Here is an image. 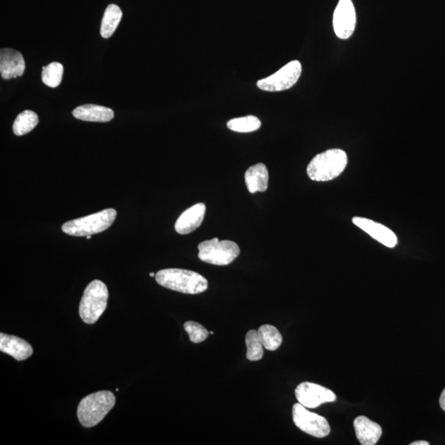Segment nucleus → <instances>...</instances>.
Here are the masks:
<instances>
[{"instance_id": "obj_1", "label": "nucleus", "mask_w": 445, "mask_h": 445, "mask_svg": "<svg viewBox=\"0 0 445 445\" xmlns=\"http://www.w3.org/2000/svg\"><path fill=\"white\" fill-rule=\"evenodd\" d=\"M160 286L183 294H197L207 291L208 282L197 272L188 270L170 268L161 270L155 276Z\"/></svg>"}, {"instance_id": "obj_2", "label": "nucleus", "mask_w": 445, "mask_h": 445, "mask_svg": "<svg viewBox=\"0 0 445 445\" xmlns=\"http://www.w3.org/2000/svg\"><path fill=\"white\" fill-rule=\"evenodd\" d=\"M348 162L342 149H332L316 155L307 168L308 176L313 181L328 182L341 175Z\"/></svg>"}, {"instance_id": "obj_3", "label": "nucleus", "mask_w": 445, "mask_h": 445, "mask_svg": "<svg viewBox=\"0 0 445 445\" xmlns=\"http://www.w3.org/2000/svg\"><path fill=\"white\" fill-rule=\"evenodd\" d=\"M116 397L110 391H100L82 399L78 407V418L83 427L91 428L101 422L115 406Z\"/></svg>"}, {"instance_id": "obj_4", "label": "nucleus", "mask_w": 445, "mask_h": 445, "mask_svg": "<svg viewBox=\"0 0 445 445\" xmlns=\"http://www.w3.org/2000/svg\"><path fill=\"white\" fill-rule=\"evenodd\" d=\"M108 298L106 284L98 279L90 283L79 304V315L83 321L87 324L96 323L107 308Z\"/></svg>"}, {"instance_id": "obj_5", "label": "nucleus", "mask_w": 445, "mask_h": 445, "mask_svg": "<svg viewBox=\"0 0 445 445\" xmlns=\"http://www.w3.org/2000/svg\"><path fill=\"white\" fill-rule=\"evenodd\" d=\"M117 214L116 209H104L90 216L68 221L63 225L62 230L64 233L75 237H84L102 233L112 226Z\"/></svg>"}, {"instance_id": "obj_6", "label": "nucleus", "mask_w": 445, "mask_h": 445, "mask_svg": "<svg viewBox=\"0 0 445 445\" xmlns=\"http://www.w3.org/2000/svg\"><path fill=\"white\" fill-rule=\"evenodd\" d=\"M201 261L216 266H227L238 257L240 249L236 243L214 238L198 245Z\"/></svg>"}, {"instance_id": "obj_7", "label": "nucleus", "mask_w": 445, "mask_h": 445, "mask_svg": "<svg viewBox=\"0 0 445 445\" xmlns=\"http://www.w3.org/2000/svg\"><path fill=\"white\" fill-rule=\"evenodd\" d=\"M301 74V63L299 61H292L267 78L258 80L257 86L266 92L284 91L292 88L298 82Z\"/></svg>"}, {"instance_id": "obj_8", "label": "nucleus", "mask_w": 445, "mask_h": 445, "mask_svg": "<svg viewBox=\"0 0 445 445\" xmlns=\"http://www.w3.org/2000/svg\"><path fill=\"white\" fill-rule=\"evenodd\" d=\"M292 413L294 424L309 436L324 438L331 432V427L326 418L308 411L299 403L294 405Z\"/></svg>"}, {"instance_id": "obj_9", "label": "nucleus", "mask_w": 445, "mask_h": 445, "mask_svg": "<svg viewBox=\"0 0 445 445\" xmlns=\"http://www.w3.org/2000/svg\"><path fill=\"white\" fill-rule=\"evenodd\" d=\"M298 402L306 408H316L323 403L336 401L337 396L332 390L321 385L304 382L296 389Z\"/></svg>"}, {"instance_id": "obj_10", "label": "nucleus", "mask_w": 445, "mask_h": 445, "mask_svg": "<svg viewBox=\"0 0 445 445\" xmlns=\"http://www.w3.org/2000/svg\"><path fill=\"white\" fill-rule=\"evenodd\" d=\"M357 27V13L352 0H339L333 15V28L337 37L347 40Z\"/></svg>"}, {"instance_id": "obj_11", "label": "nucleus", "mask_w": 445, "mask_h": 445, "mask_svg": "<svg viewBox=\"0 0 445 445\" xmlns=\"http://www.w3.org/2000/svg\"><path fill=\"white\" fill-rule=\"evenodd\" d=\"M354 225L362 229L378 242L390 248L396 246L398 238L391 229L384 225L374 222L371 219L366 218L354 217L352 219Z\"/></svg>"}, {"instance_id": "obj_12", "label": "nucleus", "mask_w": 445, "mask_h": 445, "mask_svg": "<svg viewBox=\"0 0 445 445\" xmlns=\"http://www.w3.org/2000/svg\"><path fill=\"white\" fill-rule=\"evenodd\" d=\"M25 71L23 54L13 49H2L0 51V73L4 79L22 76Z\"/></svg>"}, {"instance_id": "obj_13", "label": "nucleus", "mask_w": 445, "mask_h": 445, "mask_svg": "<svg viewBox=\"0 0 445 445\" xmlns=\"http://www.w3.org/2000/svg\"><path fill=\"white\" fill-rule=\"evenodd\" d=\"M206 209V204L198 203L185 211L175 224L177 233L183 235L191 233L201 226Z\"/></svg>"}, {"instance_id": "obj_14", "label": "nucleus", "mask_w": 445, "mask_h": 445, "mask_svg": "<svg viewBox=\"0 0 445 445\" xmlns=\"http://www.w3.org/2000/svg\"><path fill=\"white\" fill-rule=\"evenodd\" d=\"M0 351L9 354L18 362L27 359L33 353L31 345L23 339L4 333L0 334Z\"/></svg>"}, {"instance_id": "obj_15", "label": "nucleus", "mask_w": 445, "mask_h": 445, "mask_svg": "<svg viewBox=\"0 0 445 445\" xmlns=\"http://www.w3.org/2000/svg\"><path fill=\"white\" fill-rule=\"evenodd\" d=\"M354 427L359 442L363 445L376 444L382 437V427L366 417L359 416L356 418Z\"/></svg>"}, {"instance_id": "obj_16", "label": "nucleus", "mask_w": 445, "mask_h": 445, "mask_svg": "<svg viewBox=\"0 0 445 445\" xmlns=\"http://www.w3.org/2000/svg\"><path fill=\"white\" fill-rule=\"evenodd\" d=\"M73 116L84 122H108L114 118V112L99 105L87 104L75 108Z\"/></svg>"}, {"instance_id": "obj_17", "label": "nucleus", "mask_w": 445, "mask_h": 445, "mask_svg": "<svg viewBox=\"0 0 445 445\" xmlns=\"http://www.w3.org/2000/svg\"><path fill=\"white\" fill-rule=\"evenodd\" d=\"M245 183L250 193L266 192L269 183V173L266 165L258 163L250 167L245 173Z\"/></svg>"}, {"instance_id": "obj_18", "label": "nucleus", "mask_w": 445, "mask_h": 445, "mask_svg": "<svg viewBox=\"0 0 445 445\" xmlns=\"http://www.w3.org/2000/svg\"><path fill=\"white\" fill-rule=\"evenodd\" d=\"M122 18V11L116 4H110L105 11L101 24V36L103 38L111 37L116 31Z\"/></svg>"}, {"instance_id": "obj_19", "label": "nucleus", "mask_w": 445, "mask_h": 445, "mask_svg": "<svg viewBox=\"0 0 445 445\" xmlns=\"http://www.w3.org/2000/svg\"><path fill=\"white\" fill-rule=\"evenodd\" d=\"M39 120L37 113L30 110L20 113L13 125V132L16 136L22 137L37 126Z\"/></svg>"}, {"instance_id": "obj_20", "label": "nucleus", "mask_w": 445, "mask_h": 445, "mask_svg": "<svg viewBox=\"0 0 445 445\" xmlns=\"http://www.w3.org/2000/svg\"><path fill=\"white\" fill-rule=\"evenodd\" d=\"M260 338H261L264 348L268 351H277L282 346L283 338L279 330L272 325H262L258 330Z\"/></svg>"}, {"instance_id": "obj_21", "label": "nucleus", "mask_w": 445, "mask_h": 445, "mask_svg": "<svg viewBox=\"0 0 445 445\" xmlns=\"http://www.w3.org/2000/svg\"><path fill=\"white\" fill-rule=\"evenodd\" d=\"M227 127L235 132L249 133L258 131L262 127V122L257 117L247 116L230 120Z\"/></svg>"}, {"instance_id": "obj_22", "label": "nucleus", "mask_w": 445, "mask_h": 445, "mask_svg": "<svg viewBox=\"0 0 445 445\" xmlns=\"http://www.w3.org/2000/svg\"><path fill=\"white\" fill-rule=\"evenodd\" d=\"M247 359L258 362L263 357V344L256 330H250L246 336Z\"/></svg>"}, {"instance_id": "obj_23", "label": "nucleus", "mask_w": 445, "mask_h": 445, "mask_svg": "<svg viewBox=\"0 0 445 445\" xmlns=\"http://www.w3.org/2000/svg\"><path fill=\"white\" fill-rule=\"evenodd\" d=\"M64 67L61 63L52 62L42 68V82L51 88H57L62 81Z\"/></svg>"}, {"instance_id": "obj_24", "label": "nucleus", "mask_w": 445, "mask_h": 445, "mask_svg": "<svg viewBox=\"0 0 445 445\" xmlns=\"http://www.w3.org/2000/svg\"><path fill=\"white\" fill-rule=\"evenodd\" d=\"M184 329L193 343H201L204 340H207L209 336L207 329L197 322L189 321L185 323Z\"/></svg>"}, {"instance_id": "obj_25", "label": "nucleus", "mask_w": 445, "mask_h": 445, "mask_svg": "<svg viewBox=\"0 0 445 445\" xmlns=\"http://www.w3.org/2000/svg\"><path fill=\"white\" fill-rule=\"evenodd\" d=\"M439 405H441V408L445 412V388L441 395V398H439Z\"/></svg>"}, {"instance_id": "obj_26", "label": "nucleus", "mask_w": 445, "mask_h": 445, "mask_svg": "<svg viewBox=\"0 0 445 445\" xmlns=\"http://www.w3.org/2000/svg\"><path fill=\"white\" fill-rule=\"evenodd\" d=\"M411 445H429V443L427 441H415L413 443L410 444Z\"/></svg>"}, {"instance_id": "obj_27", "label": "nucleus", "mask_w": 445, "mask_h": 445, "mask_svg": "<svg viewBox=\"0 0 445 445\" xmlns=\"http://www.w3.org/2000/svg\"><path fill=\"white\" fill-rule=\"evenodd\" d=\"M149 276L151 277H154L155 276H156V274H155L154 272H151L149 274Z\"/></svg>"}, {"instance_id": "obj_28", "label": "nucleus", "mask_w": 445, "mask_h": 445, "mask_svg": "<svg viewBox=\"0 0 445 445\" xmlns=\"http://www.w3.org/2000/svg\"><path fill=\"white\" fill-rule=\"evenodd\" d=\"M86 238L87 239H91L92 238L91 235H88V236H86Z\"/></svg>"}, {"instance_id": "obj_29", "label": "nucleus", "mask_w": 445, "mask_h": 445, "mask_svg": "<svg viewBox=\"0 0 445 445\" xmlns=\"http://www.w3.org/2000/svg\"><path fill=\"white\" fill-rule=\"evenodd\" d=\"M209 334L213 335V334H214V332H209Z\"/></svg>"}]
</instances>
